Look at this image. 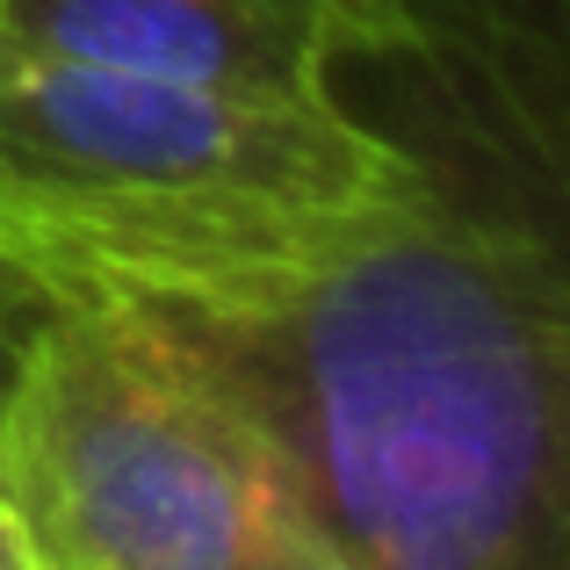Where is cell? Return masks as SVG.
<instances>
[{
	"label": "cell",
	"mask_w": 570,
	"mask_h": 570,
	"mask_svg": "<svg viewBox=\"0 0 570 570\" xmlns=\"http://www.w3.org/2000/svg\"><path fill=\"white\" fill-rule=\"evenodd\" d=\"M333 95L412 195L289 296L174 318L275 419L340 570L570 563V14L362 0Z\"/></svg>",
	"instance_id": "1"
},
{
	"label": "cell",
	"mask_w": 570,
	"mask_h": 570,
	"mask_svg": "<svg viewBox=\"0 0 570 570\" xmlns=\"http://www.w3.org/2000/svg\"><path fill=\"white\" fill-rule=\"evenodd\" d=\"M412 195L340 95H246L0 29V282L29 304L246 318Z\"/></svg>",
	"instance_id": "2"
},
{
	"label": "cell",
	"mask_w": 570,
	"mask_h": 570,
	"mask_svg": "<svg viewBox=\"0 0 570 570\" xmlns=\"http://www.w3.org/2000/svg\"><path fill=\"white\" fill-rule=\"evenodd\" d=\"M0 505L37 570H340L275 419L145 304H37L14 325Z\"/></svg>",
	"instance_id": "3"
},
{
	"label": "cell",
	"mask_w": 570,
	"mask_h": 570,
	"mask_svg": "<svg viewBox=\"0 0 570 570\" xmlns=\"http://www.w3.org/2000/svg\"><path fill=\"white\" fill-rule=\"evenodd\" d=\"M362 0H0V29L246 95H333V51Z\"/></svg>",
	"instance_id": "4"
},
{
	"label": "cell",
	"mask_w": 570,
	"mask_h": 570,
	"mask_svg": "<svg viewBox=\"0 0 570 570\" xmlns=\"http://www.w3.org/2000/svg\"><path fill=\"white\" fill-rule=\"evenodd\" d=\"M29 311H37V304H29V296L14 289V282H0V347H8V340H14V325H22Z\"/></svg>",
	"instance_id": "5"
},
{
	"label": "cell",
	"mask_w": 570,
	"mask_h": 570,
	"mask_svg": "<svg viewBox=\"0 0 570 570\" xmlns=\"http://www.w3.org/2000/svg\"><path fill=\"white\" fill-rule=\"evenodd\" d=\"M563 14H570V0H563Z\"/></svg>",
	"instance_id": "6"
}]
</instances>
